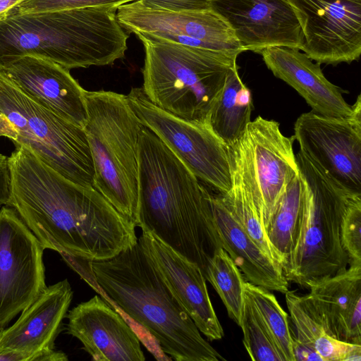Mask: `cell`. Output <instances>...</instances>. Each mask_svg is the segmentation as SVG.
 Masks as SVG:
<instances>
[{
    "label": "cell",
    "instance_id": "18",
    "mask_svg": "<svg viewBox=\"0 0 361 361\" xmlns=\"http://www.w3.org/2000/svg\"><path fill=\"white\" fill-rule=\"evenodd\" d=\"M0 70L32 99L84 128L87 117L85 90L73 78L69 69L46 59L24 56Z\"/></svg>",
    "mask_w": 361,
    "mask_h": 361
},
{
    "label": "cell",
    "instance_id": "6",
    "mask_svg": "<svg viewBox=\"0 0 361 361\" xmlns=\"http://www.w3.org/2000/svg\"><path fill=\"white\" fill-rule=\"evenodd\" d=\"M295 159L302 185L299 230L282 269L288 281L310 288L350 264L341 225L352 197L359 194L339 185L301 151Z\"/></svg>",
    "mask_w": 361,
    "mask_h": 361
},
{
    "label": "cell",
    "instance_id": "3",
    "mask_svg": "<svg viewBox=\"0 0 361 361\" xmlns=\"http://www.w3.org/2000/svg\"><path fill=\"white\" fill-rule=\"evenodd\" d=\"M85 262L100 288L171 359L225 360L203 338L138 241L111 258Z\"/></svg>",
    "mask_w": 361,
    "mask_h": 361
},
{
    "label": "cell",
    "instance_id": "14",
    "mask_svg": "<svg viewBox=\"0 0 361 361\" xmlns=\"http://www.w3.org/2000/svg\"><path fill=\"white\" fill-rule=\"evenodd\" d=\"M116 18L128 34L191 37L216 51L238 54L245 51L233 28L212 9L172 11L148 8L136 0L119 6Z\"/></svg>",
    "mask_w": 361,
    "mask_h": 361
},
{
    "label": "cell",
    "instance_id": "21",
    "mask_svg": "<svg viewBox=\"0 0 361 361\" xmlns=\"http://www.w3.org/2000/svg\"><path fill=\"white\" fill-rule=\"evenodd\" d=\"M298 48L269 47L259 54L275 77L282 80L306 101L312 111L328 116L349 117L348 104L338 87L324 76L320 63H313Z\"/></svg>",
    "mask_w": 361,
    "mask_h": 361
},
{
    "label": "cell",
    "instance_id": "25",
    "mask_svg": "<svg viewBox=\"0 0 361 361\" xmlns=\"http://www.w3.org/2000/svg\"><path fill=\"white\" fill-rule=\"evenodd\" d=\"M302 185L299 173L286 187L276 204L265 233L283 267L295 245L300 223Z\"/></svg>",
    "mask_w": 361,
    "mask_h": 361
},
{
    "label": "cell",
    "instance_id": "7",
    "mask_svg": "<svg viewBox=\"0 0 361 361\" xmlns=\"http://www.w3.org/2000/svg\"><path fill=\"white\" fill-rule=\"evenodd\" d=\"M84 130L94 165V188L136 227L138 208V144L143 124L125 94L85 93Z\"/></svg>",
    "mask_w": 361,
    "mask_h": 361
},
{
    "label": "cell",
    "instance_id": "12",
    "mask_svg": "<svg viewBox=\"0 0 361 361\" xmlns=\"http://www.w3.org/2000/svg\"><path fill=\"white\" fill-rule=\"evenodd\" d=\"M44 250L13 208H0V328L46 288Z\"/></svg>",
    "mask_w": 361,
    "mask_h": 361
},
{
    "label": "cell",
    "instance_id": "10",
    "mask_svg": "<svg viewBox=\"0 0 361 361\" xmlns=\"http://www.w3.org/2000/svg\"><path fill=\"white\" fill-rule=\"evenodd\" d=\"M294 140L293 135L286 137L281 133L277 121L258 116L229 146L264 228L286 187L298 175Z\"/></svg>",
    "mask_w": 361,
    "mask_h": 361
},
{
    "label": "cell",
    "instance_id": "28",
    "mask_svg": "<svg viewBox=\"0 0 361 361\" xmlns=\"http://www.w3.org/2000/svg\"><path fill=\"white\" fill-rule=\"evenodd\" d=\"M244 293L252 302L286 361H295L293 338L288 314L269 290L250 282L245 283Z\"/></svg>",
    "mask_w": 361,
    "mask_h": 361
},
{
    "label": "cell",
    "instance_id": "24",
    "mask_svg": "<svg viewBox=\"0 0 361 361\" xmlns=\"http://www.w3.org/2000/svg\"><path fill=\"white\" fill-rule=\"evenodd\" d=\"M253 109L250 90L238 74V65L231 68L225 85L209 115L214 132L228 145L235 143L251 121Z\"/></svg>",
    "mask_w": 361,
    "mask_h": 361
},
{
    "label": "cell",
    "instance_id": "8",
    "mask_svg": "<svg viewBox=\"0 0 361 361\" xmlns=\"http://www.w3.org/2000/svg\"><path fill=\"white\" fill-rule=\"evenodd\" d=\"M0 137L24 146L68 180L94 187V165L84 128L32 99L1 70Z\"/></svg>",
    "mask_w": 361,
    "mask_h": 361
},
{
    "label": "cell",
    "instance_id": "22",
    "mask_svg": "<svg viewBox=\"0 0 361 361\" xmlns=\"http://www.w3.org/2000/svg\"><path fill=\"white\" fill-rule=\"evenodd\" d=\"M212 207L221 247L248 282L286 293L289 281L282 268L246 233L223 203L219 193L212 195Z\"/></svg>",
    "mask_w": 361,
    "mask_h": 361
},
{
    "label": "cell",
    "instance_id": "23",
    "mask_svg": "<svg viewBox=\"0 0 361 361\" xmlns=\"http://www.w3.org/2000/svg\"><path fill=\"white\" fill-rule=\"evenodd\" d=\"M286 302L296 334L291 331L295 361H360L361 344L333 338L305 307L301 295L288 290Z\"/></svg>",
    "mask_w": 361,
    "mask_h": 361
},
{
    "label": "cell",
    "instance_id": "31",
    "mask_svg": "<svg viewBox=\"0 0 361 361\" xmlns=\"http://www.w3.org/2000/svg\"><path fill=\"white\" fill-rule=\"evenodd\" d=\"M134 1L136 0H26L13 12L26 13L91 7H111L117 9Z\"/></svg>",
    "mask_w": 361,
    "mask_h": 361
},
{
    "label": "cell",
    "instance_id": "5",
    "mask_svg": "<svg viewBox=\"0 0 361 361\" xmlns=\"http://www.w3.org/2000/svg\"><path fill=\"white\" fill-rule=\"evenodd\" d=\"M136 35L145 49L142 88L149 99L185 120L208 121L239 54Z\"/></svg>",
    "mask_w": 361,
    "mask_h": 361
},
{
    "label": "cell",
    "instance_id": "9",
    "mask_svg": "<svg viewBox=\"0 0 361 361\" xmlns=\"http://www.w3.org/2000/svg\"><path fill=\"white\" fill-rule=\"evenodd\" d=\"M128 101L142 123L149 128L200 180L227 192L232 186L233 164L228 146L209 121H191L154 104L142 87L132 88Z\"/></svg>",
    "mask_w": 361,
    "mask_h": 361
},
{
    "label": "cell",
    "instance_id": "29",
    "mask_svg": "<svg viewBox=\"0 0 361 361\" xmlns=\"http://www.w3.org/2000/svg\"><path fill=\"white\" fill-rule=\"evenodd\" d=\"M239 326L243 334L245 348L252 360L286 361L255 306L245 295Z\"/></svg>",
    "mask_w": 361,
    "mask_h": 361
},
{
    "label": "cell",
    "instance_id": "19",
    "mask_svg": "<svg viewBox=\"0 0 361 361\" xmlns=\"http://www.w3.org/2000/svg\"><path fill=\"white\" fill-rule=\"evenodd\" d=\"M67 331L96 361H143L137 334L121 315L94 295L67 315Z\"/></svg>",
    "mask_w": 361,
    "mask_h": 361
},
{
    "label": "cell",
    "instance_id": "26",
    "mask_svg": "<svg viewBox=\"0 0 361 361\" xmlns=\"http://www.w3.org/2000/svg\"><path fill=\"white\" fill-rule=\"evenodd\" d=\"M232 164V186L227 192L219 193L221 200L246 233L279 265L277 256L268 240L250 188L233 159Z\"/></svg>",
    "mask_w": 361,
    "mask_h": 361
},
{
    "label": "cell",
    "instance_id": "35",
    "mask_svg": "<svg viewBox=\"0 0 361 361\" xmlns=\"http://www.w3.org/2000/svg\"><path fill=\"white\" fill-rule=\"evenodd\" d=\"M0 361H23V359L16 354H0Z\"/></svg>",
    "mask_w": 361,
    "mask_h": 361
},
{
    "label": "cell",
    "instance_id": "20",
    "mask_svg": "<svg viewBox=\"0 0 361 361\" xmlns=\"http://www.w3.org/2000/svg\"><path fill=\"white\" fill-rule=\"evenodd\" d=\"M309 289L302 302L326 334L361 344V264H350Z\"/></svg>",
    "mask_w": 361,
    "mask_h": 361
},
{
    "label": "cell",
    "instance_id": "11",
    "mask_svg": "<svg viewBox=\"0 0 361 361\" xmlns=\"http://www.w3.org/2000/svg\"><path fill=\"white\" fill-rule=\"evenodd\" d=\"M349 117L302 114L294 124V139L308 158L339 185L361 195V96Z\"/></svg>",
    "mask_w": 361,
    "mask_h": 361
},
{
    "label": "cell",
    "instance_id": "33",
    "mask_svg": "<svg viewBox=\"0 0 361 361\" xmlns=\"http://www.w3.org/2000/svg\"><path fill=\"white\" fill-rule=\"evenodd\" d=\"M10 185L11 174L8 157L0 153V208L8 204Z\"/></svg>",
    "mask_w": 361,
    "mask_h": 361
},
{
    "label": "cell",
    "instance_id": "27",
    "mask_svg": "<svg viewBox=\"0 0 361 361\" xmlns=\"http://www.w3.org/2000/svg\"><path fill=\"white\" fill-rule=\"evenodd\" d=\"M204 277L219 295L229 317L240 326L245 281L238 267L222 247L210 259Z\"/></svg>",
    "mask_w": 361,
    "mask_h": 361
},
{
    "label": "cell",
    "instance_id": "30",
    "mask_svg": "<svg viewBox=\"0 0 361 361\" xmlns=\"http://www.w3.org/2000/svg\"><path fill=\"white\" fill-rule=\"evenodd\" d=\"M340 236L350 264H361V195L352 197L341 222Z\"/></svg>",
    "mask_w": 361,
    "mask_h": 361
},
{
    "label": "cell",
    "instance_id": "4",
    "mask_svg": "<svg viewBox=\"0 0 361 361\" xmlns=\"http://www.w3.org/2000/svg\"><path fill=\"white\" fill-rule=\"evenodd\" d=\"M116 10L13 12L0 21V67L24 56L46 59L69 70L111 65L125 56L129 37Z\"/></svg>",
    "mask_w": 361,
    "mask_h": 361
},
{
    "label": "cell",
    "instance_id": "16",
    "mask_svg": "<svg viewBox=\"0 0 361 361\" xmlns=\"http://www.w3.org/2000/svg\"><path fill=\"white\" fill-rule=\"evenodd\" d=\"M137 241L200 333L209 341L221 340L224 332L200 267L150 232L142 231Z\"/></svg>",
    "mask_w": 361,
    "mask_h": 361
},
{
    "label": "cell",
    "instance_id": "17",
    "mask_svg": "<svg viewBox=\"0 0 361 361\" xmlns=\"http://www.w3.org/2000/svg\"><path fill=\"white\" fill-rule=\"evenodd\" d=\"M72 298L67 279L46 287L12 326L0 331V354H16L23 361H41L43 355L54 350Z\"/></svg>",
    "mask_w": 361,
    "mask_h": 361
},
{
    "label": "cell",
    "instance_id": "2",
    "mask_svg": "<svg viewBox=\"0 0 361 361\" xmlns=\"http://www.w3.org/2000/svg\"><path fill=\"white\" fill-rule=\"evenodd\" d=\"M137 226L197 264L205 276L221 247L212 193L147 127L138 144Z\"/></svg>",
    "mask_w": 361,
    "mask_h": 361
},
{
    "label": "cell",
    "instance_id": "32",
    "mask_svg": "<svg viewBox=\"0 0 361 361\" xmlns=\"http://www.w3.org/2000/svg\"><path fill=\"white\" fill-rule=\"evenodd\" d=\"M141 5L172 11H197L212 9V0H137Z\"/></svg>",
    "mask_w": 361,
    "mask_h": 361
},
{
    "label": "cell",
    "instance_id": "1",
    "mask_svg": "<svg viewBox=\"0 0 361 361\" xmlns=\"http://www.w3.org/2000/svg\"><path fill=\"white\" fill-rule=\"evenodd\" d=\"M8 157L7 206L13 208L44 249L68 264L111 258L137 242L135 226L94 187L75 183L23 145Z\"/></svg>",
    "mask_w": 361,
    "mask_h": 361
},
{
    "label": "cell",
    "instance_id": "15",
    "mask_svg": "<svg viewBox=\"0 0 361 361\" xmlns=\"http://www.w3.org/2000/svg\"><path fill=\"white\" fill-rule=\"evenodd\" d=\"M211 8L233 28L244 51L300 49L302 44L300 23L288 0H212Z\"/></svg>",
    "mask_w": 361,
    "mask_h": 361
},
{
    "label": "cell",
    "instance_id": "34",
    "mask_svg": "<svg viewBox=\"0 0 361 361\" xmlns=\"http://www.w3.org/2000/svg\"><path fill=\"white\" fill-rule=\"evenodd\" d=\"M26 0H0V21L10 15Z\"/></svg>",
    "mask_w": 361,
    "mask_h": 361
},
{
    "label": "cell",
    "instance_id": "13",
    "mask_svg": "<svg viewBox=\"0 0 361 361\" xmlns=\"http://www.w3.org/2000/svg\"><path fill=\"white\" fill-rule=\"evenodd\" d=\"M300 23V50L319 63H350L361 54V0H288Z\"/></svg>",
    "mask_w": 361,
    "mask_h": 361
}]
</instances>
